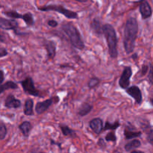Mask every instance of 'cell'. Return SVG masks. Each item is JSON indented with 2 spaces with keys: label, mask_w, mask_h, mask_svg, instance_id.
<instances>
[{
  "label": "cell",
  "mask_w": 153,
  "mask_h": 153,
  "mask_svg": "<svg viewBox=\"0 0 153 153\" xmlns=\"http://www.w3.org/2000/svg\"><path fill=\"white\" fill-rule=\"evenodd\" d=\"M138 33V22L136 18L129 17L126 21L124 29L123 45L127 54L133 52L135 46V40Z\"/></svg>",
  "instance_id": "obj_1"
},
{
  "label": "cell",
  "mask_w": 153,
  "mask_h": 153,
  "mask_svg": "<svg viewBox=\"0 0 153 153\" xmlns=\"http://www.w3.org/2000/svg\"><path fill=\"white\" fill-rule=\"evenodd\" d=\"M61 30L68 37L70 43L76 49L82 50L85 45L78 28L72 22H65L61 25Z\"/></svg>",
  "instance_id": "obj_2"
},
{
  "label": "cell",
  "mask_w": 153,
  "mask_h": 153,
  "mask_svg": "<svg viewBox=\"0 0 153 153\" xmlns=\"http://www.w3.org/2000/svg\"><path fill=\"white\" fill-rule=\"evenodd\" d=\"M102 28L103 34L107 40L110 57L113 59H115L118 56L117 37L116 31L111 25L108 23L104 24Z\"/></svg>",
  "instance_id": "obj_3"
},
{
  "label": "cell",
  "mask_w": 153,
  "mask_h": 153,
  "mask_svg": "<svg viewBox=\"0 0 153 153\" xmlns=\"http://www.w3.org/2000/svg\"><path fill=\"white\" fill-rule=\"evenodd\" d=\"M38 10H41V11L53 10V11L58 12V13L64 15L65 17L68 18V19H78L79 18V15L76 12L68 10V9H67L63 5H61V4H49V5L39 7Z\"/></svg>",
  "instance_id": "obj_4"
},
{
  "label": "cell",
  "mask_w": 153,
  "mask_h": 153,
  "mask_svg": "<svg viewBox=\"0 0 153 153\" xmlns=\"http://www.w3.org/2000/svg\"><path fill=\"white\" fill-rule=\"evenodd\" d=\"M19 83L21 84L22 88H23V91L26 94L34 96V97H40V95H39L40 93L36 89L35 86H34V81L31 77H27L25 79L21 81Z\"/></svg>",
  "instance_id": "obj_5"
},
{
  "label": "cell",
  "mask_w": 153,
  "mask_h": 153,
  "mask_svg": "<svg viewBox=\"0 0 153 153\" xmlns=\"http://www.w3.org/2000/svg\"><path fill=\"white\" fill-rule=\"evenodd\" d=\"M132 76V69L131 67H124L119 80V85L123 89H126L129 87L130 79Z\"/></svg>",
  "instance_id": "obj_6"
},
{
  "label": "cell",
  "mask_w": 153,
  "mask_h": 153,
  "mask_svg": "<svg viewBox=\"0 0 153 153\" xmlns=\"http://www.w3.org/2000/svg\"><path fill=\"white\" fill-rule=\"evenodd\" d=\"M126 92L127 94L130 96L131 98L134 99L136 104L140 105L143 102V97H142V93L140 88L137 86H131L128 87L126 89Z\"/></svg>",
  "instance_id": "obj_7"
},
{
  "label": "cell",
  "mask_w": 153,
  "mask_h": 153,
  "mask_svg": "<svg viewBox=\"0 0 153 153\" xmlns=\"http://www.w3.org/2000/svg\"><path fill=\"white\" fill-rule=\"evenodd\" d=\"M142 132L140 131H137L135 127L131 123H128L126 126L125 130H124V135L126 140H131V139H135L137 137H140Z\"/></svg>",
  "instance_id": "obj_8"
},
{
  "label": "cell",
  "mask_w": 153,
  "mask_h": 153,
  "mask_svg": "<svg viewBox=\"0 0 153 153\" xmlns=\"http://www.w3.org/2000/svg\"><path fill=\"white\" fill-rule=\"evenodd\" d=\"M18 22L15 19H7L0 17V28L4 30H17Z\"/></svg>",
  "instance_id": "obj_9"
},
{
  "label": "cell",
  "mask_w": 153,
  "mask_h": 153,
  "mask_svg": "<svg viewBox=\"0 0 153 153\" xmlns=\"http://www.w3.org/2000/svg\"><path fill=\"white\" fill-rule=\"evenodd\" d=\"M139 10H140V13L143 19H148L152 14V7H151L150 4H149L148 1H144V0L140 3V6H139Z\"/></svg>",
  "instance_id": "obj_10"
},
{
  "label": "cell",
  "mask_w": 153,
  "mask_h": 153,
  "mask_svg": "<svg viewBox=\"0 0 153 153\" xmlns=\"http://www.w3.org/2000/svg\"><path fill=\"white\" fill-rule=\"evenodd\" d=\"M52 103H53V99L52 98L46 100L45 101L37 102L35 106L36 113L37 114H42L44 113L45 111H46L49 108V107L52 105Z\"/></svg>",
  "instance_id": "obj_11"
},
{
  "label": "cell",
  "mask_w": 153,
  "mask_h": 153,
  "mask_svg": "<svg viewBox=\"0 0 153 153\" xmlns=\"http://www.w3.org/2000/svg\"><path fill=\"white\" fill-rule=\"evenodd\" d=\"M45 49L47 52V58L51 60L56 55V44L53 40H46L44 42Z\"/></svg>",
  "instance_id": "obj_12"
},
{
  "label": "cell",
  "mask_w": 153,
  "mask_h": 153,
  "mask_svg": "<svg viewBox=\"0 0 153 153\" xmlns=\"http://www.w3.org/2000/svg\"><path fill=\"white\" fill-rule=\"evenodd\" d=\"M22 103L21 101L18 99H16L14 96L10 94L6 98L5 102H4V106L7 108H19L21 106Z\"/></svg>",
  "instance_id": "obj_13"
},
{
  "label": "cell",
  "mask_w": 153,
  "mask_h": 153,
  "mask_svg": "<svg viewBox=\"0 0 153 153\" xmlns=\"http://www.w3.org/2000/svg\"><path fill=\"white\" fill-rule=\"evenodd\" d=\"M90 127L97 134H100L103 129V122L100 118H94L89 123Z\"/></svg>",
  "instance_id": "obj_14"
},
{
  "label": "cell",
  "mask_w": 153,
  "mask_h": 153,
  "mask_svg": "<svg viewBox=\"0 0 153 153\" xmlns=\"http://www.w3.org/2000/svg\"><path fill=\"white\" fill-rule=\"evenodd\" d=\"M102 27V25H101V22L98 18H95V19H93L91 23V28L94 34H95L97 36H99V37L103 34Z\"/></svg>",
  "instance_id": "obj_15"
},
{
  "label": "cell",
  "mask_w": 153,
  "mask_h": 153,
  "mask_svg": "<svg viewBox=\"0 0 153 153\" xmlns=\"http://www.w3.org/2000/svg\"><path fill=\"white\" fill-rule=\"evenodd\" d=\"M19 128L21 132H22V134L24 135V137H28L30 131L32 128V125L28 121H24L19 126Z\"/></svg>",
  "instance_id": "obj_16"
},
{
  "label": "cell",
  "mask_w": 153,
  "mask_h": 153,
  "mask_svg": "<svg viewBox=\"0 0 153 153\" xmlns=\"http://www.w3.org/2000/svg\"><path fill=\"white\" fill-rule=\"evenodd\" d=\"M140 146H141L140 140H137V139H134V140L127 143L124 146V149L126 152H131V151L135 150L137 148L140 147Z\"/></svg>",
  "instance_id": "obj_17"
},
{
  "label": "cell",
  "mask_w": 153,
  "mask_h": 153,
  "mask_svg": "<svg viewBox=\"0 0 153 153\" xmlns=\"http://www.w3.org/2000/svg\"><path fill=\"white\" fill-rule=\"evenodd\" d=\"M34 101L31 99H27L25 100V106H24V114L26 116H32L34 114Z\"/></svg>",
  "instance_id": "obj_18"
},
{
  "label": "cell",
  "mask_w": 153,
  "mask_h": 153,
  "mask_svg": "<svg viewBox=\"0 0 153 153\" xmlns=\"http://www.w3.org/2000/svg\"><path fill=\"white\" fill-rule=\"evenodd\" d=\"M93 106L91 105L88 104L87 102L82 103L81 107L79 108V111H78V114L81 117H85L87 114L90 113L92 111Z\"/></svg>",
  "instance_id": "obj_19"
},
{
  "label": "cell",
  "mask_w": 153,
  "mask_h": 153,
  "mask_svg": "<svg viewBox=\"0 0 153 153\" xmlns=\"http://www.w3.org/2000/svg\"><path fill=\"white\" fill-rule=\"evenodd\" d=\"M60 128H61V131H62V134L64 136H67V137H77V134H76V131L74 130H73L72 128H70V127H68L66 125H61L60 126Z\"/></svg>",
  "instance_id": "obj_20"
},
{
  "label": "cell",
  "mask_w": 153,
  "mask_h": 153,
  "mask_svg": "<svg viewBox=\"0 0 153 153\" xmlns=\"http://www.w3.org/2000/svg\"><path fill=\"white\" fill-rule=\"evenodd\" d=\"M16 88H18L17 84L12 82V81H7V82H6L4 84H2L0 86V94H2L3 92H4L7 90L16 89Z\"/></svg>",
  "instance_id": "obj_21"
},
{
  "label": "cell",
  "mask_w": 153,
  "mask_h": 153,
  "mask_svg": "<svg viewBox=\"0 0 153 153\" xmlns=\"http://www.w3.org/2000/svg\"><path fill=\"white\" fill-rule=\"evenodd\" d=\"M22 19H23L25 23L28 26H32L34 24V17H33V15L31 14V13H30V12L25 13V14L22 15Z\"/></svg>",
  "instance_id": "obj_22"
},
{
  "label": "cell",
  "mask_w": 153,
  "mask_h": 153,
  "mask_svg": "<svg viewBox=\"0 0 153 153\" xmlns=\"http://www.w3.org/2000/svg\"><path fill=\"white\" fill-rule=\"evenodd\" d=\"M120 123L119 121H116L114 123H109L108 121L105 122V125L104 130L105 131H107V130H111V131H114L116 130L118 127H120Z\"/></svg>",
  "instance_id": "obj_23"
},
{
  "label": "cell",
  "mask_w": 153,
  "mask_h": 153,
  "mask_svg": "<svg viewBox=\"0 0 153 153\" xmlns=\"http://www.w3.org/2000/svg\"><path fill=\"white\" fill-rule=\"evenodd\" d=\"M4 14L6 15L7 17L12 18L13 19H22V15L19 13L18 12L15 11V10H8V11H4Z\"/></svg>",
  "instance_id": "obj_24"
},
{
  "label": "cell",
  "mask_w": 153,
  "mask_h": 153,
  "mask_svg": "<svg viewBox=\"0 0 153 153\" xmlns=\"http://www.w3.org/2000/svg\"><path fill=\"white\" fill-rule=\"evenodd\" d=\"M100 80L97 77H92L88 82V88H94L97 86L98 85H100Z\"/></svg>",
  "instance_id": "obj_25"
},
{
  "label": "cell",
  "mask_w": 153,
  "mask_h": 153,
  "mask_svg": "<svg viewBox=\"0 0 153 153\" xmlns=\"http://www.w3.org/2000/svg\"><path fill=\"white\" fill-rule=\"evenodd\" d=\"M105 140L107 142H115L117 141V136L115 134L114 131H110L109 133H108L105 136Z\"/></svg>",
  "instance_id": "obj_26"
},
{
  "label": "cell",
  "mask_w": 153,
  "mask_h": 153,
  "mask_svg": "<svg viewBox=\"0 0 153 153\" xmlns=\"http://www.w3.org/2000/svg\"><path fill=\"white\" fill-rule=\"evenodd\" d=\"M7 128L5 125L3 123H0V140H3L7 135Z\"/></svg>",
  "instance_id": "obj_27"
},
{
  "label": "cell",
  "mask_w": 153,
  "mask_h": 153,
  "mask_svg": "<svg viewBox=\"0 0 153 153\" xmlns=\"http://www.w3.org/2000/svg\"><path fill=\"white\" fill-rule=\"evenodd\" d=\"M98 146L101 148L102 149H105L107 147V145H106L105 141L103 138H100L98 140Z\"/></svg>",
  "instance_id": "obj_28"
},
{
  "label": "cell",
  "mask_w": 153,
  "mask_h": 153,
  "mask_svg": "<svg viewBox=\"0 0 153 153\" xmlns=\"http://www.w3.org/2000/svg\"><path fill=\"white\" fill-rule=\"evenodd\" d=\"M47 23L48 25L50 27H52V28H55V27L58 26V22H57L56 20H55V19H49V20L48 21Z\"/></svg>",
  "instance_id": "obj_29"
},
{
  "label": "cell",
  "mask_w": 153,
  "mask_h": 153,
  "mask_svg": "<svg viewBox=\"0 0 153 153\" xmlns=\"http://www.w3.org/2000/svg\"><path fill=\"white\" fill-rule=\"evenodd\" d=\"M8 52H7V49L4 47H1L0 46V58H3V57L7 56Z\"/></svg>",
  "instance_id": "obj_30"
},
{
  "label": "cell",
  "mask_w": 153,
  "mask_h": 153,
  "mask_svg": "<svg viewBox=\"0 0 153 153\" xmlns=\"http://www.w3.org/2000/svg\"><path fill=\"white\" fill-rule=\"evenodd\" d=\"M152 63H149V80L150 82V84H152Z\"/></svg>",
  "instance_id": "obj_31"
},
{
  "label": "cell",
  "mask_w": 153,
  "mask_h": 153,
  "mask_svg": "<svg viewBox=\"0 0 153 153\" xmlns=\"http://www.w3.org/2000/svg\"><path fill=\"white\" fill-rule=\"evenodd\" d=\"M148 70H149V67L148 65H143L141 68V76H145L146 73H148Z\"/></svg>",
  "instance_id": "obj_32"
},
{
  "label": "cell",
  "mask_w": 153,
  "mask_h": 153,
  "mask_svg": "<svg viewBox=\"0 0 153 153\" xmlns=\"http://www.w3.org/2000/svg\"><path fill=\"white\" fill-rule=\"evenodd\" d=\"M4 73H3L2 70H0V86L2 85V82H4Z\"/></svg>",
  "instance_id": "obj_33"
},
{
  "label": "cell",
  "mask_w": 153,
  "mask_h": 153,
  "mask_svg": "<svg viewBox=\"0 0 153 153\" xmlns=\"http://www.w3.org/2000/svg\"><path fill=\"white\" fill-rule=\"evenodd\" d=\"M51 144H55V145H57V146H59V148L60 149H61V143H56V142H55L54 141V140H51Z\"/></svg>",
  "instance_id": "obj_34"
},
{
  "label": "cell",
  "mask_w": 153,
  "mask_h": 153,
  "mask_svg": "<svg viewBox=\"0 0 153 153\" xmlns=\"http://www.w3.org/2000/svg\"><path fill=\"white\" fill-rule=\"evenodd\" d=\"M31 153H44V152H42V151L38 150V149H33Z\"/></svg>",
  "instance_id": "obj_35"
},
{
  "label": "cell",
  "mask_w": 153,
  "mask_h": 153,
  "mask_svg": "<svg viewBox=\"0 0 153 153\" xmlns=\"http://www.w3.org/2000/svg\"><path fill=\"white\" fill-rule=\"evenodd\" d=\"M137 57H138V55H137V53H134L131 55V58H133V60H136L137 58Z\"/></svg>",
  "instance_id": "obj_36"
},
{
  "label": "cell",
  "mask_w": 153,
  "mask_h": 153,
  "mask_svg": "<svg viewBox=\"0 0 153 153\" xmlns=\"http://www.w3.org/2000/svg\"><path fill=\"white\" fill-rule=\"evenodd\" d=\"M0 42H4V37H3V35H1V34L0 33Z\"/></svg>",
  "instance_id": "obj_37"
},
{
  "label": "cell",
  "mask_w": 153,
  "mask_h": 153,
  "mask_svg": "<svg viewBox=\"0 0 153 153\" xmlns=\"http://www.w3.org/2000/svg\"><path fill=\"white\" fill-rule=\"evenodd\" d=\"M131 153H145V152H142V151H139V150H133L131 151Z\"/></svg>",
  "instance_id": "obj_38"
},
{
  "label": "cell",
  "mask_w": 153,
  "mask_h": 153,
  "mask_svg": "<svg viewBox=\"0 0 153 153\" xmlns=\"http://www.w3.org/2000/svg\"><path fill=\"white\" fill-rule=\"evenodd\" d=\"M74 1H79V2H86V1H88V0H74Z\"/></svg>",
  "instance_id": "obj_39"
},
{
  "label": "cell",
  "mask_w": 153,
  "mask_h": 153,
  "mask_svg": "<svg viewBox=\"0 0 153 153\" xmlns=\"http://www.w3.org/2000/svg\"></svg>",
  "instance_id": "obj_40"
}]
</instances>
